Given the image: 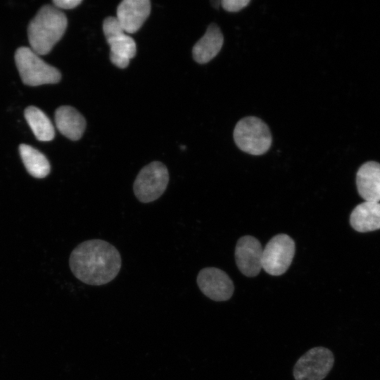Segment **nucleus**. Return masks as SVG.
I'll list each match as a JSON object with an SVG mask.
<instances>
[{
  "label": "nucleus",
  "instance_id": "obj_12",
  "mask_svg": "<svg viewBox=\"0 0 380 380\" xmlns=\"http://www.w3.org/2000/svg\"><path fill=\"white\" fill-rule=\"evenodd\" d=\"M55 122L58 131L72 141L80 139L86 127V121L82 115L75 108L63 106L55 113Z\"/></svg>",
  "mask_w": 380,
  "mask_h": 380
},
{
  "label": "nucleus",
  "instance_id": "obj_3",
  "mask_svg": "<svg viewBox=\"0 0 380 380\" xmlns=\"http://www.w3.org/2000/svg\"><path fill=\"white\" fill-rule=\"evenodd\" d=\"M15 61L23 82L28 86L58 83L60 71L44 62L31 48L22 46L15 53Z\"/></svg>",
  "mask_w": 380,
  "mask_h": 380
},
{
  "label": "nucleus",
  "instance_id": "obj_17",
  "mask_svg": "<svg viewBox=\"0 0 380 380\" xmlns=\"http://www.w3.org/2000/svg\"><path fill=\"white\" fill-rule=\"evenodd\" d=\"M24 115L37 140L49 141L54 138V127L42 110L36 106H28L24 111Z\"/></svg>",
  "mask_w": 380,
  "mask_h": 380
},
{
  "label": "nucleus",
  "instance_id": "obj_5",
  "mask_svg": "<svg viewBox=\"0 0 380 380\" xmlns=\"http://www.w3.org/2000/svg\"><path fill=\"white\" fill-rule=\"evenodd\" d=\"M167 167L160 161H153L139 172L133 184V191L141 203L158 199L167 189L169 182Z\"/></svg>",
  "mask_w": 380,
  "mask_h": 380
},
{
  "label": "nucleus",
  "instance_id": "obj_1",
  "mask_svg": "<svg viewBox=\"0 0 380 380\" xmlns=\"http://www.w3.org/2000/svg\"><path fill=\"white\" fill-rule=\"evenodd\" d=\"M70 270L84 284L101 286L114 279L120 272L121 256L117 248L101 239L80 243L71 253Z\"/></svg>",
  "mask_w": 380,
  "mask_h": 380
},
{
  "label": "nucleus",
  "instance_id": "obj_11",
  "mask_svg": "<svg viewBox=\"0 0 380 380\" xmlns=\"http://www.w3.org/2000/svg\"><path fill=\"white\" fill-rule=\"evenodd\" d=\"M356 184L359 194L369 202L380 201V163L369 161L358 170Z\"/></svg>",
  "mask_w": 380,
  "mask_h": 380
},
{
  "label": "nucleus",
  "instance_id": "obj_15",
  "mask_svg": "<svg viewBox=\"0 0 380 380\" xmlns=\"http://www.w3.org/2000/svg\"><path fill=\"white\" fill-rule=\"evenodd\" d=\"M110 46V59L112 63L120 68H126L137 51L136 43L125 32L118 33L108 39Z\"/></svg>",
  "mask_w": 380,
  "mask_h": 380
},
{
  "label": "nucleus",
  "instance_id": "obj_18",
  "mask_svg": "<svg viewBox=\"0 0 380 380\" xmlns=\"http://www.w3.org/2000/svg\"><path fill=\"white\" fill-rule=\"evenodd\" d=\"M250 3V0H222L221 1L223 8L229 12H236Z\"/></svg>",
  "mask_w": 380,
  "mask_h": 380
},
{
  "label": "nucleus",
  "instance_id": "obj_9",
  "mask_svg": "<svg viewBox=\"0 0 380 380\" xmlns=\"http://www.w3.org/2000/svg\"><path fill=\"white\" fill-rule=\"evenodd\" d=\"M263 248L252 236H244L237 241L235 248L236 263L242 274L248 277L257 276L262 268Z\"/></svg>",
  "mask_w": 380,
  "mask_h": 380
},
{
  "label": "nucleus",
  "instance_id": "obj_8",
  "mask_svg": "<svg viewBox=\"0 0 380 380\" xmlns=\"http://www.w3.org/2000/svg\"><path fill=\"white\" fill-rule=\"evenodd\" d=\"M201 291L215 301H225L231 298L234 291L232 280L227 273L216 267L202 269L196 278Z\"/></svg>",
  "mask_w": 380,
  "mask_h": 380
},
{
  "label": "nucleus",
  "instance_id": "obj_13",
  "mask_svg": "<svg viewBox=\"0 0 380 380\" xmlns=\"http://www.w3.org/2000/svg\"><path fill=\"white\" fill-rule=\"evenodd\" d=\"M223 42L224 37L220 27L215 23L210 24L193 47L194 59L200 64L209 62L220 52Z\"/></svg>",
  "mask_w": 380,
  "mask_h": 380
},
{
  "label": "nucleus",
  "instance_id": "obj_14",
  "mask_svg": "<svg viewBox=\"0 0 380 380\" xmlns=\"http://www.w3.org/2000/svg\"><path fill=\"white\" fill-rule=\"evenodd\" d=\"M350 222L356 231L367 232L380 229V203L365 201L353 210Z\"/></svg>",
  "mask_w": 380,
  "mask_h": 380
},
{
  "label": "nucleus",
  "instance_id": "obj_19",
  "mask_svg": "<svg viewBox=\"0 0 380 380\" xmlns=\"http://www.w3.org/2000/svg\"><path fill=\"white\" fill-rule=\"evenodd\" d=\"M82 0H53V4L57 8L71 9L77 6Z\"/></svg>",
  "mask_w": 380,
  "mask_h": 380
},
{
  "label": "nucleus",
  "instance_id": "obj_10",
  "mask_svg": "<svg viewBox=\"0 0 380 380\" xmlns=\"http://www.w3.org/2000/svg\"><path fill=\"white\" fill-rule=\"evenodd\" d=\"M151 12L148 0H124L117 8V17L126 33L136 32L142 26Z\"/></svg>",
  "mask_w": 380,
  "mask_h": 380
},
{
  "label": "nucleus",
  "instance_id": "obj_7",
  "mask_svg": "<svg viewBox=\"0 0 380 380\" xmlns=\"http://www.w3.org/2000/svg\"><path fill=\"white\" fill-rule=\"evenodd\" d=\"M334 363L332 352L324 347L308 350L296 362L293 374L295 380H323Z\"/></svg>",
  "mask_w": 380,
  "mask_h": 380
},
{
  "label": "nucleus",
  "instance_id": "obj_16",
  "mask_svg": "<svg viewBox=\"0 0 380 380\" xmlns=\"http://www.w3.org/2000/svg\"><path fill=\"white\" fill-rule=\"evenodd\" d=\"M19 153L23 163L30 175L35 178H44L51 170L46 157L32 146L21 144Z\"/></svg>",
  "mask_w": 380,
  "mask_h": 380
},
{
  "label": "nucleus",
  "instance_id": "obj_4",
  "mask_svg": "<svg viewBox=\"0 0 380 380\" xmlns=\"http://www.w3.org/2000/svg\"><path fill=\"white\" fill-rule=\"evenodd\" d=\"M234 139L239 149L260 156L265 153L272 144L268 126L258 118L249 116L240 120L234 130Z\"/></svg>",
  "mask_w": 380,
  "mask_h": 380
},
{
  "label": "nucleus",
  "instance_id": "obj_6",
  "mask_svg": "<svg viewBox=\"0 0 380 380\" xmlns=\"http://www.w3.org/2000/svg\"><path fill=\"white\" fill-rule=\"evenodd\" d=\"M294 254L293 240L286 234H277L263 248L262 268L270 275H281L291 265Z\"/></svg>",
  "mask_w": 380,
  "mask_h": 380
},
{
  "label": "nucleus",
  "instance_id": "obj_2",
  "mask_svg": "<svg viewBox=\"0 0 380 380\" xmlns=\"http://www.w3.org/2000/svg\"><path fill=\"white\" fill-rule=\"evenodd\" d=\"M68 25L65 15L51 5L42 6L27 28L31 49L38 55L49 53L61 39Z\"/></svg>",
  "mask_w": 380,
  "mask_h": 380
}]
</instances>
